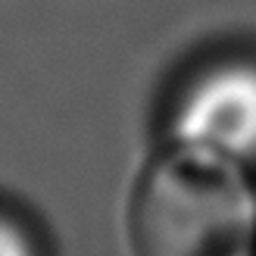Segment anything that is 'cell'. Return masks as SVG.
Wrapping results in <instances>:
<instances>
[{
  "instance_id": "cell-1",
  "label": "cell",
  "mask_w": 256,
  "mask_h": 256,
  "mask_svg": "<svg viewBox=\"0 0 256 256\" xmlns=\"http://www.w3.org/2000/svg\"><path fill=\"white\" fill-rule=\"evenodd\" d=\"M128 225L134 256H250L256 200L222 153L178 147L140 172Z\"/></svg>"
}]
</instances>
